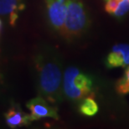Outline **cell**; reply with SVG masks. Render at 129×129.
Returning a JSON list of instances; mask_svg holds the SVG:
<instances>
[{
    "instance_id": "obj_1",
    "label": "cell",
    "mask_w": 129,
    "mask_h": 129,
    "mask_svg": "<svg viewBox=\"0 0 129 129\" xmlns=\"http://www.w3.org/2000/svg\"><path fill=\"white\" fill-rule=\"evenodd\" d=\"M34 79L39 96L51 104L62 102L63 72L62 60L55 49L42 45L35 51L32 60Z\"/></svg>"
},
{
    "instance_id": "obj_2",
    "label": "cell",
    "mask_w": 129,
    "mask_h": 129,
    "mask_svg": "<svg viewBox=\"0 0 129 129\" xmlns=\"http://www.w3.org/2000/svg\"><path fill=\"white\" fill-rule=\"evenodd\" d=\"M93 80L76 66H69L63 75V93L67 99L78 102L92 96Z\"/></svg>"
},
{
    "instance_id": "obj_3",
    "label": "cell",
    "mask_w": 129,
    "mask_h": 129,
    "mask_svg": "<svg viewBox=\"0 0 129 129\" xmlns=\"http://www.w3.org/2000/svg\"><path fill=\"white\" fill-rule=\"evenodd\" d=\"M90 27V18L80 0H67V13L61 35L67 40L81 38Z\"/></svg>"
},
{
    "instance_id": "obj_4",
    "label": "cell",
    "mask_w": 129,
    "mask_h": 129,
    "mask_svg": "<svg viewBox=\"0 0 129 129\" xmlns=\"http://www.w3.org/2000/svg\"><path fill=\"white\" fill-rule=\"evenodd\" d=\"M49 24L55 31H63L67 13V0H45Z\"/></svg>"
},
{
    "instance_id": "obj_5",
    "label": "cell",
    "mask_w": 129,
    "mask_h": 129,
    "mask_svg": "<svg viewBox=\"0 0 129 129\" xmlns=\"http://www.w3.org/2000/svg\"><path fill=\"white\" fill-rule=\"evenodd\" d=\"M26 107L30 112L29 115L32 121H37L46 117L59 119L57 109L52 107L47 100L41 96L29 100L26 103Z\"/></svg>"
},
{
    "instance_id": "obj_6",
    "label": "cell",
    "mask_w": 129,
    "mask_h": 129,
    "mask_svg": "<svg viewBox=\"0 0 129 129\" xmlns=\"http://www.w3.org/2000/svg\"><path fill=\"white\" fill-rule=\"evenodd\" d=\"M107 68H117L129 66V45L118 44L112 47L105 60Z\"/></svg>"
},
{
    "instance_id": "obj_7",
    "label": "cell",
    "mask_w": 129,
    "mask_h": 129,
    "mask_svg": "<svg viewBox=\"0 0 129 129\" xmlns=\"http://www.w3.org/2000/svg\"><path fill=\"white\" fill-rule=\"evenodd\" d=\"M4 118L7 125L11 128L30 124L31 120L29 114L25 113L18 104L12 103L10 107L4 113Z\"/></svg>"
},
{
    "instance_id": "obj_8",
    "label": "cell",
    "mask_w": 129,
    "mask_h": 129,
    "mask_svg": "<svg viewBox=\"0 0 129 129\" xmlns=\"http://www.w3.org/2000/svg\"><path fill=\"white\" fill-rule=\"evenodd\" d=\"M25 8L24 0H0V15L18 14Z\"/></svg>"
},
{
    "instance_id": "obj_9",
    "label": "cell",
    "mask_w": 129,
    "mask_h": 129,
    "mask_svg": "<svg viewBox=\"0 0 129 129\" xmlns=\"http://www.w3.org/2000/svg\"><path fill=\"white\" fill-rule=\"evenodd\" d=\"M79 111L81 114L88 116V117H91L96 114L98 112V105L96 101L93 99V96H89L81 100Z\"/></svg>"
},
{
    "instance_id": "obj_10",
    "label": "cell",
    "mask_w": 129,
    "mask_h": 129,
    "mask_svg": "<svg viewBox=\"0 0 129 129\" xmlns=\"http://www.w3.org/2000/svg\"><path fill=\"white\" fill-rule=\"evenodd\" d=\"M116 90L119 94L124 95L129 93V66L125 70L124 76L117 81Z\"/></svg>"
},
{
    "instance_id": "obj_11",
    "label": "cell",
    "mask_w": 129,
    "mask_h": 129,
    "mask_svg": "<svg viewBox=\"0 0 129 129\" xmlns=\"http://www.w3.org/2000/svg\"><path fill=\"white\" fill-rule=\"evenodd\" d=\"M129 11V0H122L119 2L116 11L113 13L115 17H123Z\"/></svg>"
},
{
    "instance_id": "obj_12",
    "label": "cell",
    "mask_w": 129,
    "mask_h": 129,
    "mask_svg": "<svg viewBox=\"0 0 129 129\" xmlns=\"http://www.w3.org/2000/svg\"><path fill=\"white\" fill-rule=\"evenodd\" d=\"M118 4H119V2H117V0H107L105 5V10L108 14H113L117 9Z\"/></svg>"
},
{
    "instance_id": "obj_13",
    "label": "cell",
    "mask_w": 129,
    "mask_h": 129,
    "mask_svg": "<svg viewBox=\"0 0 129 129\" xmlns=\"http://www.w3.org/2000/svg\"><path fill=\"white\" fill-rule=\"evenodd\" d=\"M5 84V71L4 63L0 59V91L3 89Z\"/></svg>"
},
{
    "instance_id": "obj_14",
    "label": "cell",
    "mask_w": 129,
    "mask_h": 129,
    "mask_svg": "<svg viewBox=\"0 0 129 129\" xmlns=\"http://www.w3.org/2000/svg\"><path fill=\"white\" fill-rule=\"evenodd\" d=\"M1 27H2V20L0 19V29H1Z\"/></svg>"
}]
</instances>
